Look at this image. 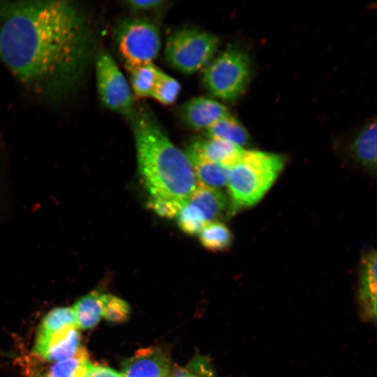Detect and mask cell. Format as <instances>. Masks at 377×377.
<instances>
[{
	"label": "cell",
	"instance_id": "6da1fadb",
	"mask_svg": "<svg viewBox=\"0 0 377 377\" xmlns=\"http://www.w3.org/2000/svg\"><path fill=\"white\" fill-rule=\"evenodd\" d=\"M91 33L70 1H0V61L36 95L58 100L81 80Z\"/></svg>",
	"mask_w": 377,
	"mask_h": 377
},
{
	"label": "cell",
	"instance_id": "484cf974",
	"mask_svg": "<svg viewBox=\"0 0 377 377\" xmlns=\"http://www.w3.org/2000/svg\"><path fill=\"white\" fill-rule=\"evenodd\" d=\"M82 377H123L121 374L112 368L93 364L91 362L88 365Z\"/></svg>",
	"mask_w": 377,
	"mask_h": 377
},
{
	"label": "cell",
	"instance_id": "44dd1931",
	"mask_svg": "<svg viewBox=\"0 0 377 377\" xmlns=\"http://www.w3.org/2000/svg\"><path fill=\"white\" fill-rule=\"evenodd\" d=\"M67 326L78 327L72 307H57L49 311L43 318L37 334H47Z\"/></svg>",
	"mask_w": 377,
	"mask_h": 377
},
{
	"label": "cell",
	"instance_id": "9a60e30c",
	"mask_svg": "<svg viewBox=\"0 0 377 377\" xmlns=\"http://www.w3.org/2000/svg\"><path fill=\"white\" fill-rule=\"evenodd\" d=\"M376 253H368L362 260L360 297L364 313L369 318L376 317Z\"/></svg>",
	"mask_w": 377,
	"mask_h": 377
},
{
	"label": "cell",
	"instance_id": "ba28073f",
	"mask_svg": "<svg viewBox=\"0 0 377 377\" xmlns=\"http://www.w3.org/2000/svg\"><path fill=\"white\" fill-rule=\"evenodd\" d=\"M78 327L67 326L47 333L36 334L32 354L47 362L68 359L82 347Z\"/></svg>",
	"mask_w": 377,
	"mask_h": 377
},
{
	"label": "cell",
	"instance_id": "277c9868",
	"mask_svg": "<svg viewBox=\"0 0 377 377\" xmlns=\"http://www.w3.org/2000/svg\"><path fill=\"white\" fill-rule=\"evenodd\" d=\"M251 75L249 57L243 51L229 47L213 58L202 76L206 89L224 101L239 98L246 89Z\"/></svg>",
	"mask_w": 377,
	"mask_h": 377
},
{
	"label": "cell",
	"instance_id": "ffe728a7",
	"mask_svg": "<svg viewBox=\"0 0 377 377\" xmlns=\"http://www.w3.org/2000/svg\"><path fill=\"white\" fill-rule=\"evenodd\" d=\"M202 245L212 251H221L230 246L232 235L222 223L213 221L207 224L199 233Z\"/></svg>",
	"mask_w": 377,
	"mask_h": 377
},
{
	"label": "cell",
	"instance_id": "ac0fdd59",
	"mask_svg": "<svg viewBox=\"0 0 377 377\" xmlns=\"http://www.w3.org/2000/svg\"><path fill=\"white\" fill-rule=\"evenodd\" d=\"M207 131L208 138L219 139L242 147L250 141L246 128L230 114L220 119Z\"/></svg>",
	"mask_w": 377,
	"mask_h": 377
},
{
	"label": "cell",
	"instance_id": "7402d4cb",
	"mask_svg": "<svg viewBox=\"0 0 377 377\" xmlns=\"http://www.w3.org/2000/svg\"><path fill=\"white\" fill-rule=\"evenodd\" d=\"M176 217L180 229L188 235L199 234L208 224L200 210L187 199L183 203Z\"/></svg>",
	"mask_w": 377,
	"mask_h": 377
},
{
	"label": "cell",
	"instance_id": "83f0119b",
	"mask_svg": "<svg viewBox=\"0 0 377 377\" xmlns=\"http://www.w3.org/2000/svg\"><path fill=\"white\" fill-rule=\"evenodd\" d=\"M170 377H210L209 373L205 374H198L193 373L185 369L173 370Z\"/></svg>",
	"mask_w": 377,
	"mask_h": 377
},
{
	"label": "cell",
	"instance_id": "8fae6325",
	"mask_svg": "<svg viewBox=\"0 0 377 377\" xmlns=\"http://www.w3.org/2000/svg\"><path fill=\"white\" fill-rule=\"evenodd\" d=\"M181 117L193 130L208 129L220 119L230 114L221 103L208 97H195L182 107Z\"/></svg>",
	"mask_w": 377,
	"mask_h": 377
},
{
	"label": "cell",
	"instance_id": "d6986e66",
	"mask_svg": "<svg viewBox=\"0 0 377 377\" xmlns=\"http://www.w3.org/2000/svg\"><path fill=\"white\" fill-rule=\"evenodd\" d=\"M161 71L153 63L130 71L131 89L134 96L138 98L151 97Z\"/></svg>",
	"mask_w": 377,
	"mask_h": 377
},
{
	"label": "cell",
	"instance_id": "9c48e42d",
	"mask_svg": "<svg viewBox=\"0 0 377 377\" xmlns=\"http://www.w3.org/2000/svg\"><path fill=\"white\" fill-rule=\"evenodd\" d=\"M121 368L123 377H170L173 371L169 355L155 346L138 350Z\"/></svg>",
	"mask_w": 377,
	"mask_h": 377
},
{
	"label": "cell",
	"instance_id": "8992f818",
	"mask_svg": "<svg viewBox=\"0 0 377 377\" xmlns=\"http://www.w3.org/2000/svg\"><path fill=\"white\" fill-rule=\"evenodd\" d=\"M115 39L128 72L153 63L161 48L157 27L144 19H127L121 22L117 29Z\"/></svg>",
	"mask_w": 377,
	"mask_h": 377
},
{
	"label": "cell",
	"instance_id": "e0dca14e",
	"mask_svg": "<svg viewBox=\"0 0 377 377\" xmlns=\"http://www.w3.org/2000/svg\"><path fill=\"white\" fill-rule=\"evenodd\" d=\"M79 329H90L102 318V293L93 291L79 299L72 307Z\"/></svg>",
	"mask_w": 377,
	"mask_h": 377
},
{
	"label": "cell",
	"instance_id": "5b68a950",
	"mask_svg": "<svg viewBox=\"0 0 377 377\" xmlns=\"http://www.w3.org/2000/svg\"><path fill=\"white\" fill-rule=\"evenodd\" d=\"M218 37L193 27L178 29L167 38L165 57L173 68L184 74H193L205 68L218 49Z\"/></svg>",
	"mask_w": 377,
	"mask_h": 377
},
{
	"label": "cell",
	"instance_id": "4316f807",
	"mask_svg": "<svg viewBox=\"0 0 377 377\" xmlns=\"http://www.w3.org/2000/svg\"><path fill=\"white\" fill-rule=\"evenodd\" d=\"M165 1L162 0H130L125 3L134 10H151L161 7Z\"/></svg>",
	"mask_w": 377,
	"mask_h": 377
},
{
	"label": "cell",
	"instance_id": "3957f363",
	"mask_svg": "<svg viewBox=\"0 0 377 377\" xmlns=\"http://www.w3.org/2000/svg\"><path fill=\"white\" fill-rule=\"evenodd\" d=\"M283 165V158L277 154L244 150L239 161L229 169L226 185L230 215L256 204L274 183Z\"/></svg>",
	"mask_w": 377,
	"mask_h": 377
},
{
	"label": "cell",
	"instance_id": "5bb4252c",
	"mask_svg": "<svg viewBox=\"0 0 377 377\" xmlns=\"http://www.w3.org/2000/svg\"><path fill=\"white\" fill-rule=\"evenodd\" d=\"M376 121L365 124L355 135L351 151L355 159L367 170H376Z\"/></svg>",
	"mask_w": 377,
	"mask_h": 377
},
{
	"label": "cell",
	"instance_id": "52a82bcc",
	"mask_svg": "<svg viewBox=\"0 0 377 377\" xmlns=\"http://www.w3.org/2000/svg\"><path fill=\"white\" fill-rule=\"evenodd\" d=\"M98 94L108 109L124 115L134 113L133 96L126 79L112 54L101 50L95 61Z\"/></svg>",
	"mask_w": 377,
	"mask_h": 377
},
{
	"label": "cell",
	"instance_id": "2e32d148",
	"mask_svg": "<svg viewBox=\"0 0 377 377\" xmlns=\"http://www.w3.org/2000/svg\"><path fill=\"white\" fill-rule=\"evenodd\" d=\"M185 154L199 183L216 188L227 184L230 168L207 161L188 151Z\"/></svg>",
	"mask_w": 377,
	"mask_h": 377
},
{
	"label": "cell",
	"instance_id": "cb8c5ba5",
	"mask_svg": "<svg viewBox=\"0 0 377 377\" xmlns=\"http://www.w3.org/2000/svg\"><path fill=\"white\" fill-rule=\"evenodd\" d=\"M131 308L122 299L110 294L102 293V317L112 322L125 321L129 316Z\"/></svg>",
	"mask_w": 377,
	"mask_h": 377
},
{
	"label": "cell",
	"instance_id": "7c38bea8",
	"mask_svg": "<svg viewBox=\"0 0 377 377\" xmlns=\"http://www.w3.org/2000/svg\"><path fill=\"white\" fill-rule=\"evenodd\" d=\"M186 151L230 168L239 161L244 150L232 142L208 138L194 141Z\"/></svg>",
	"mask_w": 377,
	"mask_h": 377
},
{
	"label": "cell",
	"instance_id": "d4e9b609",
	"mask_svg": "<svg viewBox=\"0 0 377 377\" xmlns=\"http://www.w3.org/2000/svg\"><path fill=\"white\" fill-rule=\"evenodd\" d=\"M184 202L151 198L148 207L161 217L172 219L176 217Z\"/></svg>",
	"mask_w": 377,
	"mask_h": 377
},
{
	"label": "cell",
	"instance_id": "7a4b0ae2",
	"mask_svg": "<svg viewBox=\"0 0 377 377\" xmlns=\"http://www.w3.org/2000/svg\"><path fill=\"white\" fill-rule=\"evenodd\" d=\"M132 119L138 169L151 198L184 202L198 184L186 154L148 112Z\"/></svg>",
	"mask_w": 377,
	"mask_h": 377
},
{
	"label": "cell",
	"instance_id": "603a6c76",
	"mask_svg": "<svg viewBox=\"0 0 377 377\" xmlns=\"http://www.w3.org/2000/svg\"><path fill=\"white\" fill-rule=\"evenodd\" d=\"M181 89L176 79L161 71L151 97L163 105H170L177 101Z\"/></svg>",
	"mask_w": 377,
	"mask_h": 377
},
{
	"label": "cell",
	"instance_id": "30bf717a",
	"mask_svg": "<svg viewBox=\"0 0 377 377\" xmlns=\"http://www.w3.org/2000/svg\"><path fill=\"white\" fill-rule=\"evenodd\" d=\"M26 362L28 377H82L91 362L82 347L75 355L63 360L47 362L32 354Z\"/></svg>",
	"mask_w": 377,
	"mask_h": 377
},
{
	"label": "cell",
	"instance_id": "4fadbf2b",
	"mask_svg": "<svg viewBox=\"0 0 377 377\" xmlns=\"http://www.w3.org/2000/svg\"><path fill=\"white\" fill-rule=\"evenodd\" d=\"M187 200L200 210L207 223L215 221L227 205L226 198L222 192L199 182Z\"/></svg>",
	"mask_w": 377,
	"mask_h": 377
}]
</instances>
